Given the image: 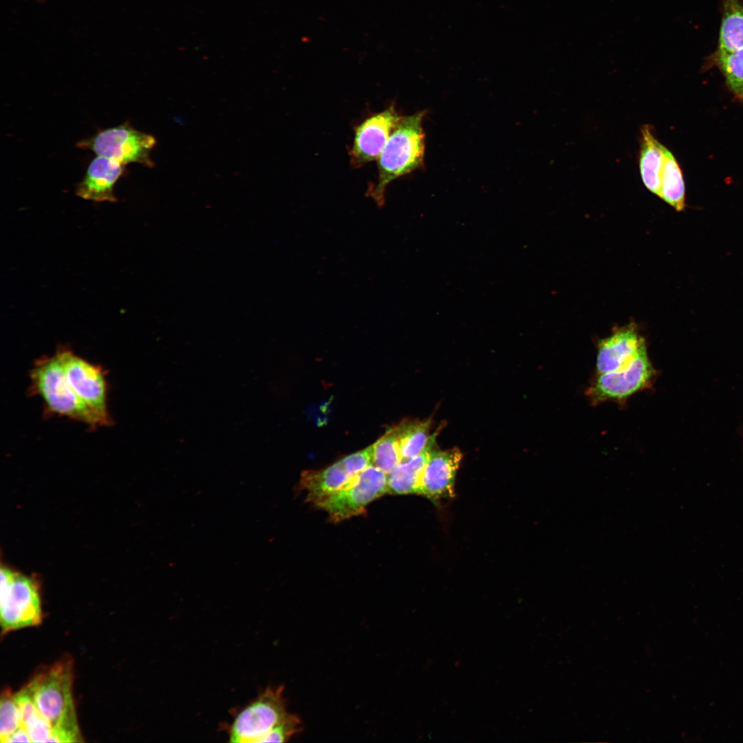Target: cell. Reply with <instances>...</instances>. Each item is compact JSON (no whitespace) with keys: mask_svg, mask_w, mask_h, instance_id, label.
<instances>
[{"mask_svg":"<svg viewBox=\"0 0 743 743\" xmlns=\"http://www.w3.org/2000/svg\"><path fill=\"white\" fill-rule=\"evenodd\" d=\"M73 661L65 656L40 669L25 686L52 728V742L83 741L73 699Z\"/></svg>","mask_w":743,"mask_h":743,"instance_id":"6da1fadb","label":"cell"},{"mask_svg":"<svg viewBox=\"0 0 743 743\" xmlns=\"http://www.w3.org/2000/svg\"><path fill=\"white\" fill-rule=\"evenodd\" d=\"M645 349V338L636 323L631 322L615 327L610 336L598 343L596 372L603 374L625 369Z\"/></svg>","mask_w":743,"mask_h":743,"instance_id":"7c38bea8","label":"cell"},{"mask_svg":"<svg viewBox=\"0 0 743 743\" xmlns=\"http://www.w3.org/2000/svg\"><path fill=\"white\" fill-rule=\"evenodd\" d=\"M640 132L639 168L641 179L648 190L660 197L664 146L655 138L650 125H644Z\"/></svg>","mask_w":743,"mask_h":743,"instance_id":"9a60e30c","label":"cell"},{"mask_svg":"<svg viewBox=\"0 0 743 743\" xmlns=\"http://www.w3.org/2000/svg\"><path fill=\"white\" fill-rule=\"evenodd\" d=\"M431 449L414 457L402 460L387 475V493L396 495L419 494L422 472Z\"/></svg>","mask_w":743,"mask_h":743,"instance_id":"e0dca14e","label":"cell"},{"mask_svg":"<svg viewBox=\"0 0 743 743\" xmlns=\"http://www.w3.org/2000/svg\"><path fill=\"white\" fill-rule=\"evenodd\" d=\"M663 166L660 197L680 211L685 206V188L681 169L673 154L663 147Z\"/></svg>","mask_w":743,"mask_h":743,"instance_id":"d6986e66","label":"cell"},{"mask_svg":"<svg viewBox=\"0 0 743 743\" xmlns=\"http://www.w3.org/2000/svg\"><path fill=\"white\" fill-rule=\"evenodd\" d=\"M387 493V475L371 465L362 471L345 487L319 503L334 522L365 511L366 506Z\"/></svg>","mask_w":743,"mask_h":743,"instance_id":"9c48e42d","label":"cell"},{"mask_svg":"<svg viewBox=\"0 0 743 743\" xmlns=\"http://www.w3.org/2000/svg\"><path fill=\"white\" fill-rule=\"evenodd\" d=\"M369 448L372 464L387 475L391 473L402 461L394 428L388 430Z\"/></svg>","mask_w":743,"mask_h":743,"instance_id":"ffe728a7","label":"cell"},{"mask_svg":"<svg viewBox=\"0 0 743 743\" xmlns=\"http://www.w3.org/2000/svg\"><path fill=\"white\" fill-rule=\"evenodd\" d=\"M372 465L369 446L350 454L321 470L301 474L300 486L307 501L316 506L349 484L362 471Z\"/></svg>","mask_w":743,"mask_h":743,"instance_id":"30bf717a","label":"cell"},{"mask_svg":"<svg viewBox=\"0 0 743 743\" xmlns=\"http://www.w3.org/2000/svg\"><path fill=\"white\" fill-rule=\"evenodd\" d=\"M30 378V392L42 399L46 413L65 416L90 428L100 427L96 418L72 390L56 353L36 360Z\"/></svg>","mask_w":743,"mask_h":743,"instance_id":"3957f363","label":"cell"},{"mask_svg":"<svg viewBox=\"0 0 743 743\" xmlns=\"http://www.w3.org/2000/svg\"><path fill=\"white\" fill-rule=\"evenodd\" d=\"M125 166L116 160L97 155L78 184L76 195L94 202H115L114 186L122 175Z\"/></svg>","mask_w":743,"mask_h":743,"instance_id":"5bb4252c","label":"cell"},{"mask_svg":"<svg viewBox=\"0 0 743 743\" xmlns=\"http://www.w3.org/2000/svg\"><path fill=\"white\" fill-rule=\"evenodd\" d=\"M155 143L154 137L133 129L126 122L101 131L78 142L77 146L124 165L138 163L152 166L150 151Z\"/></svg>","mask_w":743,"mask_h":743,"instance_id":"ba28073f","label":"cell"},{"mask_svg":"<svg viewBox=\"0 0 743 743\" xmlns=\"http://www.w3.org/2000/svg\"><path fill=\"white\" fill-rule=\"evenodd\" d=\"M656 376L645 349L626 368L597 374L587 389L586 395L593 405L605 402L623 403L632 395L649 388Z\"/></svg>","mask_w":743,"mask_h":743,"instance_id":"52a82bcc","label":"cell"},{"mask_svg":"<svg viewBox=\"0 0 743 743\" xmlns=\"http://www.w3.org/2000/svg\"><path fill=\"white\" fill-rule=\"evenodd\" d=\"M431 420H405L398 424L395 431L402 460L414 457L431 449L435 433H430Z\"/></svg>","mask_w":743,"mask_h":743,"instance_id":"2e32d148","label":"cell"},{"mask_svg":"<svg viewBox=\"0 0 743 743\" xmlns=\"http://www.w3.org/2000/svg\"><path fill=\"white\" fill-rule=\"evenodd\" d=\"M0 585L2 634L41 623L39 589L32 579L2 567Z\"/></svg>","mask_w":743,"mask_h":743,"instance_id":"277c9868","label":"cell"},{"mask_svg":"<svg viewBox=\"0 0 743 743\" xmlns=\"http://www.w3.org/2000/svg\"><path fill=\"white\" fill-rule=\"evenodd\" d=\"M743 47V5L739 0H725L717 53Z\"/></svg>","mask_w":743,"mask_h":743,"instance_id":"ac0fdd59","label":"cell"},{"mask_svg":"<svg viewBox=\"0 0 743 743\" xmlns=\"http://www.w3.org/2000/svg\"><path fill=\"white\" fill-rule=\"evenodd\" d=\"M21 728H23L21 715L14 698V693H12L10 689H6L1 693L0 701L1 742L6 743L9 737Z\"/></svg>","mask_w":743,"mask_h":743,"instance_id":"7402d4cb","label":"cell"},{"mask_svg":"<svg viewBox=\"0 0 743 743\" xmlns=\"http://www.w3.org/2000/svg\"><path fill=\"white\" fill-rule=\"evenodd\" d=\"M302 722L296 715H288L268 735L264 742H286L302 731Z\"/></svg>","mask_w":743,"mask_h":743,"instance_id":"603a6c76","label":"cell"},{"mask_svg":"<svg viewBox=\"0 0 743 743\" xmlns=\"http://www.w3.org/2000/svg\"><path fill=\"white\" fill-rule=\"evenodd\" d=\"M462 457V453L457 448L445 451L431 449L422 472L419 494L433 499L453 497Z\"/></svg>","mask_w":743,"mask_h":743,"instance_id":"4fadbf2b","label":"cell"},{"mask_svg":"<svg viewBox=\"0 0 743 743\" xmlns=\"http://www.w3.org/2000/svg\"><path fill=\"white\" fill-rule=\"evenodd\" d=\"M57 355L67 380L81 402L96 418L100 426L111 422L107 409V384L105 370L76 354L69 347L60 346Z\"/></svg>","mask_w":743,"mask_h":743,"instance_id":"8992f818","label":"cell"},{"mask_svg":"<svg viewBox=\"0 0 743 743\" xmlns=\"http://www.w3.org/2000/svg\"><path fill=\"white\" fill-rule=\"evenodd\" d=\"M717 61L728 86L743 98V47L726 53H717Z\"/></svg>","mask_w":743,"mask_h":743,"instance_id":"44dd1931","label":"cell"},{"mask_svg":"<svg viewBox=\"0 0 743 743\" xmlns=\"http://www.w3.org/2000/svg\"><path fill=\"white\" fill-rule=\"evenodd\" d=\"M424 111L402 117L392 131L380 156L376 183L367 193L379 206L385 203L388 185L394 180L410 173L423 163L424 133L422 119Z\"/></svg>","mask_w":743,"mask_h":743,"instance_id":"7a4b0ae2","label":"cell"},{"mask_svg":"<svg viewBox=\"0 0 743 743\" xmlns=\"http://www.w3.org/2000/svg\"><path fill=\"white\" fill-rule=\"evenodd\" d=\"M283 686L267 688L236 714L227 727L228 741L264 742L268 735L288 715Z\"/></svg>","mask_w":743,"mask_h":743,"instance_id":"5b68a950","label":"cell"},{"mask_svg":"<svg viewBox=\"0 0 743 743\" xmlns=\"http://www.w3.org/2000/svg\"><path fill=\"white\" fill-rule=\"evenodd\" d=\"M402 117L394 105H390L359 124L349 152L351 164L359 168L378 159Z\"/></svg>","mask_w":743,"mask_h":743,"instance_id":"8fae6325","label":"cell"}]
</instances>
